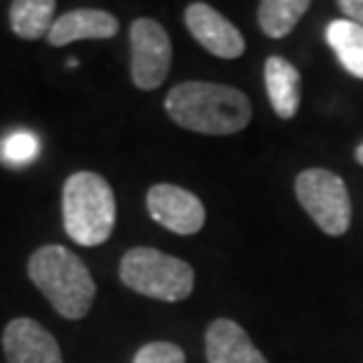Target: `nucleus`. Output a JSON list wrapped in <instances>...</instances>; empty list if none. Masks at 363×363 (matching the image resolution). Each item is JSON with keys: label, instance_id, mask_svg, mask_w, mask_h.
I'll return each mask as SVG.
<instances>
[{"label": "nucleus", "instance_id": "nucleus-1", "mask_svg": "<svg viewBox=\"0 0 363 363\" xmlns=\"http://www.w3.org/2000/svg\"><path fill=\"white\" fill-rule=\"evenodd\" d=\"M165 111L179 128L199 135H236L252 118L250 99L241 90L222 83L186 81L165 97Z\"/></svg>", "mask_w": 363, "mask_h": 363}, {"label": "nucleus", "instance_id": "nucleus-2", "mask_svg": "<svg viewBox=\"0 0 363 363\" xmlns=\"http://www.w3.org/2000/svg\"><path fill=\"white\" fill-rule=\"evenodd\" d=\"M28 279L69 321H81L92 309L97 295L92 274L81 257L60 243L43 245L28 257Z\"/></svg>", "mask_w": 363, "mask_h": 363}, {"label": "nucleus", "instance_id": "nucleus-3", "mask_svg": "<svg viewBox=\"0 0 363 363\" xmlns=\"http://www.w3.org/2000/svg\"><path fill=\"white\" fill-rule=\"evenodd\" d=\"M64 229L71 241L94 248L108 241L116 227V196L97 172H74L62 191Z\"/></svg>", "mask_w": 363, "mask_h": 363}, {"label": "nucleus", "instance_id": "nucleus-4", "mask_svg": "<svg viewBox=\"0 0 363 363\" xmlns=\"http://www.w3.org/2000/svg\"><path fill=\"white\" fill-rule=\"evenodd\" d=\"M123 286L137 295L161 302H182L194 293L196 274L191 264L165 255L156 248H133L121 259Z\"/></svg>", "mask_w": 363, "mask_h": 363}, {"label": "nucleus", "instance_id": "nucleus-5", "mask_svg": "<svg viewBox=\"0 0 363 363\" xmlns=\"http://www.w3.org/2000/svg\"><path fill=\"white\" fill-rule=\"evenodd\" d=\"M295 196L316 227L328 236H342L352 224V201L345 179L325 168H309L297 175Z\"/></svg>", "mask_w": 363, "mask_h": 363}, {"label": "nucleus", "instance_id": "nucleus-6", "mask_svg": "<svg viewBox=\"0 0 363 363\" xmlns=\"http://www.w3.org/2000/svg\"><path fill=\"white\" fill-rule=\"evenodd\" d=\"M172 64V43L156 19L140 17L130 26V78L140 90H156L165 83Z\"/></svg>", "mask_w": 363, "mask_h": 363}, {"label": "nucleus", "instance_id": "nucleus-7", "mask_svg": "<svg viewBox=\"0 0 363 363\" xmlns=\"http://www.w3.org/2000/svg\"><path fill=\"white\" fill-rule=\"evenodd\" d=\"M151 220L177 236H194L206 224V208L201 199L177 184H154L147 191Z\"/></svg>", "mask_w": 363, "mask_h": 363}, {"label": "nucleus", "instance_id": "nucleus-8", "mask_svg": "<svg viewBox=\"0 0 363 363\" xmlns=\"http://www.w3.org/2000/svg\"><path fill=\"white\" fill-rule=\"evenodd\" d=\"M184 24L194 40L220 60H238L245 52L243 33L213 5L191 3L184 10Z\"/></svg>", "mask_w": 363, "mask_h": 363}, {"label": "nucleus", "instance_id": "nucleus-9", "mask_svg": "<svg viewBox=\"0 0 363 363\" xmlns=\"http://www.w3.org/2000/svg\"><path fill=\"white\" fill-rule=\"evenodd\" d=\"M7 363H64L55 335L35 318H12L3 330Z\"/></svg>", "mask_w": 363, "mask_h": 363}, {"label": "nucleus", "instance_id": "nucleus-10", "mask_svg": "<svg viewBox=\"0 0 363 363\" xmlns=\"http://www.w3.org/2000/svg\"><path fill=\"white\" fill-rule=\"evenodd\" d=\"M118 28V19L111 12L81 7V10L64 12L55 19L48 33V43L52 48H64L76 40H106L113 38Z\"/></svg>", "mask_w": 363, "mask_h": 363}, {"label": "nucleus", "instance_id": "nucleus-11", "mask_svg": "<svg viewBox=\"0 0 363 363\" xmlns=\"http://www.w3.org/2000/svg\"><path fill=\"white\" fill-rule=\"evenodd\" d=\"M208 363H269L241 325L231 318H217L206 330Z\"/></svg>", "mask_w": 363, "mask_h": 363}, {"label": "nucleus", "instance_id": "nucleus-12", "mask_svg": "<svg viewBox=\"0 0 363 363\" xmlns=\"http://www.w3.org/2000/svg\"><path fill=\"white\" fill-rule=\"evenodd\" d=\"M264 85L279 118H293L302 99V74L286 57L272 55L264 62Z\"/></svg>", "mask_w": 363, "mask_h": 363}, {"label": "nucleus", "instance_id": "nucleus-13", "mask_svg": "<svg viewBox=\"0 0 363 363\" xmlns=\"http://www.w3.org/2000/svg\"><path fill=\"white\" fill-rule=\"evenodd\" d=\"M55 0H14L10 3V28L21 40H40L55 24Z\"/></svg>", "mask_w": 363, "mask_h": 363}, {"label": "nucleus", "instance_id": "nucleus-14", "mask_svg": "<svg viewBox=\"0 0 363 363\" xmlns=\"http://www.w3.org/2000/svg\"><path fill=\"white\" fill-rule=\"evenodd\" d=\"M325 40L340 64L363 81V26L350 19H335L325 28Z\"/></svg>", "mask_w": 363, "mask_h": 363}, {"label": "nucleus", "instance_id": "nucleus-15", "mask_svg": "<svg viewBox=\"0 0 363 363\" xmlns=\"http://www.w3.org/2000/svg\"><path fill=\"white\" fill-rule=\"evenodd\" d=\"M309 7V0H262L257 5L259 28L269 38H286Z\"/></svg>", "mask_w": 363, "mask_h": 363}, {"label": "nucleus", "instance_id": "nucleus-16", "mask_svg": "<svg viewBox=\"0 0 363 363\" xmlns=\"http://www.w3.org/2000/svg\"><path fill=\"white\" fill-rule=\"evenodd\" d=\"M0 154H3L5 163H12V165L31 163L33 158L40 154L38 137H35L33 133H28V130H17V133L7 135L3 140Z\"/></svg>", "mask_w": 363, "mask_h": 363}, {"label": "nucleus", "instance_id": "nucleus-17", "mask_svg": "<svg viewBox=\"0 0 363 363\" xmlns=\"http://www.w3.org/2000/svg\"><path fill=\"white\" fill-rule=\"evenodd\" d=\"M133 363H186L184 350L172 342H149L137 350Z\"/></svg>", "mask_w": 363, "mask_h": 363}, {"label": "nucleus", "instance_id": "nucleus-18", "mask_svg": "<svg viewBox=\"0 0 363 363\" xmlns=\"http://www.w3.org/2000/svg\"><path fill=\"white\" fill-rule=\"evenodd\" d=\"M337 7L342 10L345 19L354 21V24L363 26V0H340Z\"/></svg>", "mask_w": 363, "mask_h": 363}, {"label": "nucleus", "instance_id": "nucleus-19", "mask_svg": "<svg viewBox=\"0 0 363 363\" xmlns=\"http://www.w3.org/2000/svg\"><path fill=\"white\" fill-rule=\"evenodd\" d=\"M354 156H357V163L363 165V142L357 147V151H354Z\"/></svg>", "mask_w": 363, "mask_h": 363}]
</instances>
